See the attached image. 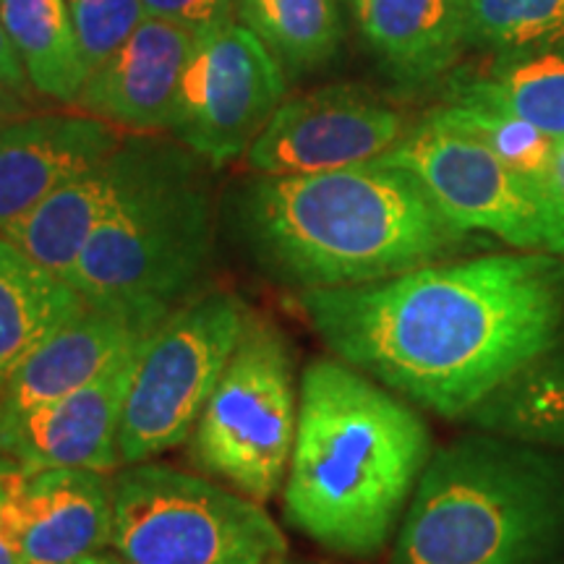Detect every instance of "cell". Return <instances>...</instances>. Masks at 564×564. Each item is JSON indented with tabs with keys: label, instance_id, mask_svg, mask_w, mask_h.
<instances>
[{
	"label": "cell",
	"instance_id": "cell-1",
	"mask_svg": "<svg viewBox=\"0 0 564 564\" xmlns=\"http://www.w3.org/2000/svg\"><path fill=\"white\" fill-rule=\"evenodd\" d=\"M314 333L408 403L468 419L562 343L564 262L549 251L444 259L398 278L301 295Z\"/></svg>",
	"mask_w": 564,
	"mask_h": 564
},
{
	"label": "cell",
	"instance_id": "cell-2",
	"mask_svg": "<svg viewBox=\"0 0 564 564\" xmlns=\"http://www.w3.org/2000/svg\"><path fill=\"white\" fill-rule=\"evenodd\" d=\"M432 453V434L405 398L340 358H316L299 382L288 520L335 554H379Z\"/></svg>",
	"mask_w": 564,
	"mask_h": 564
},
{
	"label": "cell",
	"instance_id": "cell-3",
	"mask_svg": "<svg viewBox=\"0 0 564 564\" xmlns=\"http://www.w3.org/2000/svg\"><path fill=\"white\" fill-rule=\"evenodd\" d=\"M259 257L303 291L382 282L453 259L468 236L411 173L384 162L262 175L246 196Z\"/></svg>",
	"mask_w": 564,
	"mask_h": 564
},
{
	"label": "cell",
	"instance_id": "cell-4",
	"mask_svg": "<svg viewBox=\"0 0 564 564\" xmlns=\"http://www.w3.org/2000/svg\"><path fill=\"white\" fill-rule=\"evenodd\" d=\"M562 549L564 463L481 432L429 457L392 564H556Z\"/></svg>",
	"mask_w": 564,
	"mask_h": 564
},
{
	"label": "cell",
	"instance_id": "cell-5",
	"mask_svg": "<svg viewBox=\"0 0 564 564\" xmlns=\"http://www.w3.org/2000/svg\"><path fill=\"white\" fill-rule=\"evenodd\" d=\"M209 251L207 186L186 154L158 144L131 194L84 246L68 285L89 303L175 308L194 293Z\"/></svg>",
	"mask_w": 564,
	"mask_h": 564
},
{
	"label": "cell",
	"instance_id": "cell-6",
	"mask_svg": "<svg viewBox=\"0 0 564 564\" xmlns=\"http://www.w3.org/2000/svg\"><path fill=\"white\" fill-rule=\"evenodd\" d=\"M110 549L126 564H280L288 541L262 502L147 460L112 478Z\"/></svg>",
	"mask_w": 564,
	"mask_h": 564
},
{
	"label": "cell",
	"instance_id": "cell-7",
	"mask_svg": "<svg viewBox=\"0 0 564 564\" xmlns=\"http://www.w3.org/2000/svg\"><path fill=\"white\" fill-rule=\"evenodd\" d=\"M299 429V384L288 337L262 316H249L204 405L188 455L253 502H270L285 484Z\"/></svg>",
	"mask_w": 564,
	"mask_h": 564
},
{
	"label": "cell",
	"instance_id": "cell-8",
	"mask_svg": "<svg viewBox=\"0 0 564 564\" xmlns=\"http://www.w3.org/2000/svg\"><path fill=\"white\" fill-rule=\"evenodd\" d=\"M228 291L171 308L141 345L121 423V463L137 465L186 444L249 322Z\"/></svg>",
	"mask_w": 564,
	"mask_h": 564
},
{
	"label": "cell",
	"instance_id": "cell-9",
	"mask_svg": "<svg viewBox=\"0 0 564 564\" xmlns=\"http://www.w3.org/2000/svg\"><path fill=\"white\" fill-rule=\"evenodd\" d=\"M377 162L411 173L460 230L486 232L518 251H546L549 217L533 181L476 139L423 118Z\"/></svg>",
	"mask_w": 564,
	"mask_h": 564
},
{
	"label": "cell",
	"instance_id": "cell-10",
	"mask_svg": "<svg viewBox=\"0 0 564 564\" xmlns=\"http://www.w3.org/2000/svg\"><path fill=\"white\" fill-rule=\"evenodd\" d=\"M285 102V68L243 24L196 40L171 131L212 165L241 158Z\"/></svg>",
	"mask_w": 564,
	"mask_h": 564
},
{
	"label": "cell",
	"instance_id": "cell-11",
	"mask_svg": "<svg viewBox=\"0 0 564 564\" xmlns=\"http://www.w3.org/2000/svg\"><path fill=\"white\" fill-rule=\"evenodd\" d=\"M405 133V118L387 102L352 87H324L282 102L246 162L259 175L340 171L379 160Z\"/></svg>",
	"mask_w": 564,
	"mask_h": 564
},
{
	"label": "cell",
	"instance_id": "cell-12",
	"mask_svg": "<svg viewBox=\"0 0 564 564\" xmlns=\"http://www.w3.org/2000/svg\"><path fill=\"white\" fill-rule=\"evenodd\" d=\"M147 337L123 348L79 390L26 413L0 440V455L24 470L87 468L110 474L116 465H123L118 447L123 408Z\"/></svg>",
	"mask_w": 564,
	"mask_h": 564
},
{
	"label": "cell",
	"instance_id": "cell-13",
	"mask_svg": "<svg viewBox=\"0 0 564 564\" xmlns=\"http://www.w3.org/2000/svg\"><path fill=\"white\" fill-rule=\"evenodd\" d=\"M6 525L19 564H74L110 546L112 478L102 470L13 465Z\"/></svg>",
	"mask_w": 564,
	"mask_h": 564
},
{
	"label": "cell",
	"instance_id": "cell-14",
	"mask_svg": "<svg viewBox=\"0 0 564 564\" xmlns=\"http://www.w3.org/2000/svg\"><path fill=\"white\" fill-rule=\"evenodd\" d=\"M167 312L158 303H84L13 373L0 403V440L26 413L95 379L118 352L150 335Z\"/></svg>",
	"mask_w": 564,
	"mask_h": 564
},
{
	"label": "cell",
	"instance_id": "cell-15",
	"mask_svg": "<svg viewBox=\"0 0 564 564\" xmlns=\"http://www.w3.org/2000/svg\"><path fill=\"white\" fill-rule=\"evenodd\" d=\"M154 150V141H123L116 152L74 175L32 212L0 230V236L55 278L68 282L84 246L131 194L150 167Z\"/></svg>",
	"mask_w": 564,
	"mask_h": 564
},
{
	"label": "cell",
	"instance_id": "cell-16",
	"mask_svg": "<svg viewBox=\"0 0 564 564\" xmlns=\"http://www.w3.org/2000/svg\"><path fill=\"white\" fill-rule=\"evenodd\" d=\"M121 144L116 126L89 112H37L0 123V230Z\"/></svg>",
	"mask_w": 564,
	"mask_h": 564
},
{
	"label": "cell",
	"instance_id": "cell-17",
	"mask_svg": "<svg viewBox=\"0 0 564 564\" xmlns=\"http://www.w3.org/2000/svg\"><path fill=\"white\" fill-rule=\"evenodd\" d=\"M196 40L178 24L147 17L102 66L91 70L76 108L131 131L171 129Z\"/></svg>",
	"mask_w": 564,
	"mask_h": 564
},
{
	"label": "cell",
	"instance_id": "cell-18",
	"mask_svg": "<svg viewBox=\"0 0 564 564\" xmlns=\"http://www.w3.org/2000/svg\"><path fill=\"white\" fill-rule=\"evenodd\" d=\"M350 9L366 45L405 84L442 76L468 45L465 0H350Z\"/></svg>",
	"mask_w": 564,
	"mask_h": 564
},
{
	"label": "cell",
	"instance_id": "cell-19",
	"mask_svg": "<svg viewBox=\"0 0 564 564\" xmlns=\"http://www.w3.org/2000/svg\"><path fill=\"white\" fill-rule=\"evenodd\" d=\"M84 303L74 285L0 236V403L13 373Z\"/></svg>",
	"mask_w": 564,
	"mask_h": 564
},
{
	"label": "cell",
	"instance_id": "cell-20",
	"mask_svg": "<svg viewBox=\"0 0 564 564\" xmlns=\"http://www.w3.org/2000/svg\"><path fill=\"white\" fill-rule=\"evenodd\" d=\"M447 102L481 105L564 137V45L497 55L486 68L455 79Z\"/></svg>",
	"mask_w": 564,
	"mask_h": 564
},
{
	"label": "cell",
	"instance_id": "cell-21",
	"mask_svg": "<svg viewBox=\"0 0 564 564\" xmlns=\"http://www.w3.org/2000/svg\"><path fill=\"white\" fill-rule=\"evenodd\" d=\"M0 24L30 87L51 100L76 105L89 70L66 0H0Z\"/></svg>",
	"mask_w": 564,
	"mask_h": 564
},
{
	"label": "cell",
	"instance_id": "cell-22",
	"mask_svg": "<svg viewBox=\"0 0 564 564\" xmlns=\"http://www.w3.org/2000/svg\"><path fill=\"white\" fill-rule=\"evenodd\" d=\"M468 421L478 432L564 453V348H549L494 390Z\"/></svg>",
	"mask_w": 564,
	"mask_h": 564
},
{
	"label": "cell",
	"instance_id": "cell-23",
	"mask_svg": "<svg viewBox=\"0 0 564 564\" xmlns=\"http://www.w3.org/2000/svg\"><path fill=\"white\" fill-rule=\"evenodd\" d=\"M236 17L264 42L285 74L319 68L340 51L337 0H238Z\"/></svg>",
	"mask_w": 564,
	"mask_h": 564
},
{
	"label": "cell",
	"instance_id": "cell-24",
	"mask_svg": "<svg viewBox=\"0 0 564 564\" xmlns=\"http://www.w3.org/2000/svg\"><path fill=\"white\" fill-rule=\"evenodd\" d=\"M465 32L494 55L564 45V0H465Z\"/></svg>",
	"mask_w": 564,
	"mask_h": 564
},
{
	"label": "cell",
	"instance_id": "cell-25",
	"mask_svg": "<svg viewBox=\"0 0 564 564\" xmlns=\"http://www.w3.org/2000/svg\"><path fill=\"white\" fill-rule=\"evenodd\" d=\"M426 121L476 139L478 144H484L486 150L502 158L507 165H512L531 181L544 171L552 158L554 137L520 121V118L481 108V105L444 102L442 108L429 112Z\"/></svg>",
	"mask_w": 564,
	"mask_h": 564
},
{
	"label": "cell",
	"instance_id": "cell-26",
	"mask_svg": "<svg viewBox=\"0 0 564 564\" xmlns=\"http://www.w3.org/2000/svg\"><path fill=\"white\" fill-rule=\"evenodd\" d=\"M66 6L89 74L102 66L147 19L141 0H66Z\"/></svg>",
	"mask_w": 564,
	"mask_h": 564
},
{
	"label": "cell",
	"instance_id": "cell-27",
	"mask_svg": "<svg viewBox=\"0 0 564 564\" xmlns=\"http://www.w3.org/2000/svg\"><path fill=\"white\" fill-rule=\"evenodd\" d=\"M141 6L147 17L171 21L204 37L236 24L238 0H141Z\"/></svg>",
	"mask_w": 564,
	"mask_h": 564
},
{
	"label": "cell",
	"instance_id": "cell-28",
	"mask_svg": "<svg viewBox=\"0 0 564 564\" xmlns=\"http://www.w3.org/2000/svg\"><path fill=\"white\" fill-rule=\"evenodd\" d=\"M533 186L539 192L541 204H544L549 217V232H552L556 225L564 223V137L554 139L552 158H549L544 171L533 178Z\"/></svg>",
	"mask_w": 564,
	"mask_h": 564
},
{
	"label": "cell",
	"instance_id": "cell-29",
	"mask_svg": "<svg viewBox=\"0 0 564 564\" xmlns=\"http://www.w3.org/2000/svg\"><path fill=\"white\" fill-rule=\"evenodd\" d=\"M0 82L9 84L11 89L26 95L30 91V79H26V70L21 66L17 51H13V42L6 34L3 24H0Z\"/></svg>",
	"mask_w": 564,
	"mask_h": 564
},
{
	"label": "cell",
	"instance_id": "cell-30",
	"mask_svg": "<svg viewBox=\"0 0 564 564\" xmlns=\"http://www.w3.org/2000/svg\"><path fill=\"white\" fill-rule=\"evenodd\" d=\"M13 465H17V460L0 455V564H19L17 549L11 544L9 525H6V484H9Z\"/></svg>",
	"mask_w": 564,
	"mask_h": 564
},
{
	"label": "cell",
	"instance_id": "cell-31",
	"mask_svg": "<svg viewBox=\"0 0 564 564\" xmlns=\"http://www.w3.org/2000/svg\"><path fill=\"white\" fill-rule=\"evenodd\" d=\"M26 112V95L11 89L9 84L0 82V123L11 121V118H19Z\"/></svg>",
	"mask_w": 564,
	"mask_h": 564
},
{
	"label": "cell",
	"instance_id": "cell-32",
	"mask_svg": "<svg viewBox=\"0 0 564 564\" xmlns=\"http://www.w3.org/2000/svg\"><path fill=\"white\" fill-rule=\"evenodd\" d=\"M546 251L554 253V257H560L564 262V223L556 225V228L549 232V243H546Z\"/></svg>",
	"mask_w": 564,
	"mask_h": 564
},
{
	"label": "cell",
	"instance_id": "cell-33",
	"mask_svg": "<svg viewBox=\"0 0 564 564\" xmlns=\"http://www.w3.org/2000/svg\"><path fill=\"white\" fill-rule=\"evenodd\" d=\"M74 564H126V562L123 560H112V556H102L100 552H97V554L84 556V560L74 562Z\"/></svg>",
	"mask_w": 564,
	"mask_h": 564
}]
</instances>
